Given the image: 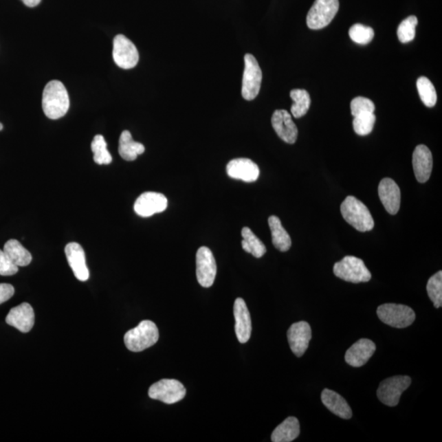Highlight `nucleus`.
Returning <instances> with one entry per match:
<instances>
[{
  "label": "nucleus",
  "mask_w": 442,
  "mask_h": 442,
  "mask_svg": "<svg viewBox=\"0 0 442 442\" xmlns=\"http://www.w3.org/2000/svg\"><path fill=\"white\" fill-rule=\"evenodd\" d=\"M290 97L294 101L291 107V115L295 118H301L307 113L311 106L310 94L305 89H293Z\"/></svg>",
  "instance_id": "nucleus-28"
},
{
  "label": "nucleus",
  "mask_w": 442,
  "mask_h": 442,
  "mask_svg": "<svg viewBox=\"0 0 442 442\" xmlns=\"http://www.w3.org/2000/svg\"><path fill=\"white\" fill-rule=\"evenodd\" d=\"M159 339L157 325L151 320L141 321L137 327L124 334V342L127 349L140 353L155 345Z\"/></svg>",
  "instance_id": "nucleus-3"
},
{
  "label": "nucleus",
  "mask_w": 442,
  "mask_h": 442,
  "mask_svg": "<svg viewBox=\"0 0 442 442\" xmlns=\"http://www.w3.org/2000/svg\"><path fill=\"white\" fill-rule=\"evenodd\" d=\"M42 107L49 119L58 120L67 114L70 100L65 85L61 81L51 80L46 85L43 92Z\"/></svg>",
  "instance_id": "nucleus-1"
},
{
  "label": "nucleus",
  "mask_w": 442,
  "mask_h": 442,
  "mask_svg": "<svg viewBox=\"0 0 442 442\" xmlns=\"http://www.w3.org/2000/svg\"><path fill=\"white\" fill-rule=\"evenodd\" d=\"M427 291L429 298L436 308L442 306V272L432 276L428 282Z\"/></svg>",
  "instance_id": "nucleus-31"
},
{
  "label": "nucleus",
  "mask_w": 442,
  "mask_h": 442,
  "mask_svg": "<svg viewBox=\"0 0 442 442\" xmlns=\"http://www.w3.org/2000/svg\"><path fill=\"white\" fill-rule=\"evenodd\" d=\"M19 272V266L12 263L3 250L0 249V276H11Z\"/></svg>",
  "instance_id": "nucleus-36"
},
{
  "label": "nucleus",
  "mask_w": 442,
  "mask_h": 442,
  "mask_svg": "<svg viewBox=\"0 0 442 442\" xmlns=\"http://www.w3.org/2000/svg\"><path fill=\"white\" fill-rule=\"evenodd\" d=\"M411 379L409 376H394L385 379L377 390V396L384 405L393 407L398 405L403 393L409 388Z\"/></svg>",
  "instance_id": "nucleus-8"
},
{
  "label": "nucleus",
  "mask_w": 442,
  "mask_h": 442,
  "mask_svg": "<svg viewBox=\"0 0 442 442\" xmlns=\"http://www.w3.org/2000/svg\"><path fill=\"white\" fill-rule=\"evenodd\" d=\"M349 36L356 44L367 45L375 37L373 28L362 24H355L349 30Z\"/></svg>",
  "instance_id": "nucleus-34"
},
{
  "label": "nucleus",
  "mask_w": 442,
  "mask_h": 442,
  "mask_svg": "<svg viewBox=\"0 0 442 442\" xmlns=\"http://www.w3.org/2000/svg\"><path fill=\"white\" fill-rule=\"evenodd\" d=\"M272 123L274 131L282 140L289 144L296 143L298 130L289 111L283 109L274 111Z\"/></svg>",
  "instance_id": "nucleus-14"
},
{
  "label": "nucleus",
  "mask_w": 442,
  "mask_h": 442,
  "mask_svg": "<svg viewBox=\"0 0 442 442\" xmlns=\"http://www.w3.org/2000/svg\"><path fill=\"white\" fill-rule=\"evenodd\" d=\"M417 89L420 98L425 106L434 107L437 104V96L434 85L427 77L421 76L417 80Z\"/></svg>",
  "instance_id": "nucleus-30"
},
{
  "label": "nucleus",
  "mask_w": 442,
  "mask_h": 442,
  "mask_svg": "<svg viewBox=\"0 0 442 442\" xmlns=\"http://www.w3.org/2000/svg\"><path fill=\"white\" fill-rule=\"evenodd\" d=\"M3 252L6 253L12 263L19 266H27L31 264L32 256L18 240L10 239L3 247Z\"/></svg>",
  "instance_id": "nucleus-26"
},
{
  "label": "nucleus",
  "mask_w": 442,
  "mask_h": 442,
  "mask_svg": "<svg viewBox=\"0 0 442 442\" xmlns=\"http://www.w3.org/2000/svg\"><path fill=\"white\" fill-rule=\"evenodd\" d=\"M321 401L329 410L338 417L344 419L353 417V410L345 399L333 390L324 389L321 394Z\"/></svg>",
  "instance_id": "nucleus-22"
},
{
  "label": "nucleus",
  "mask_w": 442,
  "mask_h": 442,
  "mask_svg": "<svg viewBox=\"0 0 442 442\" xmlns=\"http://www.w3.org/2000/svg\"><path fill=\"white\" fill-rule=\"evenodd\" d=\"M6 323L21 333L31 331L35 324V313L31 305L25 302L12 308L6 317Z\"/></svg>",
  "instance_id": "nucleus-16"
},
{
  "label": "nucleus",
  "mask_w": 442,
  "mask_h": 442,
  "mask_svg": "<svg viewBox=\"0 0 442 442\" xmlns=\"http://www.w3.org/2000/svg\"><path fill=\"white\" fill-rule=\"evenodd\" d=\"M196 274L197 281L203 287L213 285L216 280L217 267L213 253L207 247H201L196 255Z\"/></svg>",
  "instance_id": "nucleus-11"
},
{
  "label": "nucleus",
  "mask_w": 442,
  "mask_h": 442,
  "mask_svg": "<svg viewBox=\"0 0 442 442\" xmlns=\"http://www.w3.org/2000/svg\"><path fill=\"white\" fill-rule=\"evenodd\" d=\"M113 60L122 69H131L139 63L140 55L134 43L123 35H118L113 41Z\"/></svg>",
  "instance_id": "nucleus-10"
},
{
  "label": "nucleus",
  "mask_w": 442,
  "mask_h": 442,
  "mask_svg": "<svg viewBox=\"0 0 442 442\" xmlns=\"http://www.w3.org/2000/svg\"><path fill=\"white\" fill-rule=\"evenodd\" d=\"M340 211L344 220L356 230L367 232L375 227V221L370 210L353 196L346 197L341 204Z\"/></svg>",
  "instance_id": "nucleus-2"
},
{
  "label": "nucleus",
  "mask_w": 442,
  "mask_h": 442,
  "mask_svg": "<svg viewBox=\"0 0 442 442\" xmlns=\"http://www.w3.org/2000/svg\"><path fill=\"white\" fill-rule=\"evenodd\" d=\"M91 149L93 153V161L97 164L109 165L113 161V157L107 150V144L104 136L101 135L94 136Z\"/></svg>",
  "instance_id": "nucleus-29"
},
{
  "label": "nucleus",
  "mask_w": 442,
  "mask_h": 442,
  "mask_svg": "<svg viewBox=\"0 0 442 442\" xmlns=\"http://www.w3.org/2000/svg\"><path fill=\"white\" fill-rule=\"evenodd\" d=\"M412 164L418 181L426 183L431 177L433 166L432 153L427 146L421 144L415 148Z\"/></svg>",
  "instance_id": "nucleus-21"
},
{
  "label": "nucleus",
  "mask_w": 442,
  "mask_h": 442,
  "mask_svg": "<svg viewBox=\"0 0 442 442\" xmlns=\"http://www.w3.org/2000/svg\"><path fill=\"white\" fill-rule=\"evenodd\" d=\"M375 351L376 345L370 339H360L346 351V362L353 367H362L368 362Z\"/></svg>",
  "instance_id": "nucleus-17"
},
{
  "label": "nucleus",
  "mask_w": 442,
  "mask_h": 442,
  "mask_svg": "<svg viewBox=\"0 0 442 442\" xmlns=\"http://www.w3.org/2000/svg\"><path fill=\"white\" fill-rule=\"evenodd\" d=\"M235 332L238 340L241 343L249 341L252 334V320L246 302L243 298L235 300L234 306Z\"/></svg>",
  "instance_id": "nucleus-20"
},
{
  "label": "nucleus",
  "mask_w": 442,
  "mask_h": 442,
  "mask_svg": "<svg viewBox=\"0 0 442 442\" xmlns=\"http://www.w3.org/2000/svg\"><path fill=\"white\" fill-rule=\"evenodd\" d=\"M351 111L353 117L363 113H375V105L367 98L357 97L351 101Z\"/></svg>",
  "instance_id": "nucleus-35"
},
{
  "label": "nucleus",
  "mask_w": 442,
  "mask_h": 442,
  "mask_svg": "<svg viewBox=\"0 0 442 442\" xmlns=\"http://www.w3.org/2000/svg\"><path fill=\"white\" fill-rule=\"evenodd\" d=\"M339 10L338 0H316L307 16V27L323 29L335 18Z\"/></svg>",
  "instance_id": "nucleus-6"
},
{
  "label": "nucleus",
  "mask_w": 442,
  "mask_h": 442,
  "mask_svg": "<svg viewBox=\"0 0 442 442\" xmlns=\"http://www.w3.org/2000/svg\"><path fill=\"white\" fill-rule=\"evenodd\" d=\"M379 196L384 207L389 214H396L401 207V190L393 179L385 178L379 186Z\"/></svg>",
  "instance_id": "nucleus-19"
},
{
  "label": "nucleus",
  "mask_w": 442,
  "mask_h": 442,
  "mask_svg": "<svg viewBox=\"0 0 442 442\" xmlns=\"http://www.w3.org/2000/svg\"><path fill=\"white\" fill-rule=\"evenodd\" d=\"M242 247L244 251L251 253L256 258H261L266 252L265 244L253 233L250 228L244 227L242 230Z\"/></svg>",
  "instance_id": "nucleus-27"
},
{
  "label": "nucleus",
  "mask_w": 442,
  "mask_h": 442,
  "mask_svg": "<svg viewBox=\"0 0 442 442\" xmlns=\"http://www.w3.org/2000/svg\"><path fill=\"white\" fill-rule=\"evenodd\" d=\"M186 389L178 380L162 379L150 387L148 396L153 400H157L173 405L186 397Z\"/></svg>",
  "instance_id": "nucleus-9"
},
{
  "label": "nucleus",
  "mask_w": 442,
  "mask_h": 442,
  "mask_svg": "<svg viewBox=\"0 0 442 442\" xmlns=\"http://www.w3.org/2000/svg\"><path fill=\"white\" fill-rule=\"evenodd\" d=\"M226 171L230 178L247 183L255 182L260 177L258 166L248 158L231 160L227 165Z\"/></svg>",
  "instance_id": "nucleus-15"
},
{
  "label": "nucleus",
  "mask_w": 442,
  "mask_h": 442,
  "mask_svg": "<svg viewBox=\"0 0 442 442\" xmlns=\"http://www.w3.org/2000/svg\"><path fill=\"white\" fill-rule=\"evenodd\" d=\"M3 124L1 123H0V131L3 130Z\"/></svg>",
  "instance_id": "nucleus-39"
},
{
  "label": "nucleus",
  "mask_w": 442,
  "mask_h": 442,
  "mask_svg": "<svg viewBox=\"0 0 442 442\" xmlns=\"http://www.w3.org/2000/svg\"><path fill=\"white\" fill-rule=\"evenodd\" d=\"M379 320L390 327L404 329L415 320V313L405 305L388 303L382 305L377 310Z\"/></svg>",
  "instance_id": "nucleus-5"
},
{
  "label": "nucleus",
  "mask_w": 442,
  "mask_h": 442,
  "mask_svg": "<svg viewBox=\"0 0 442 442\" xmlns=\"http://www.w3.org/2000/svg\"><path fill=\"white\" fill-rule=\"evenodd\" d=\"M145 151L144 146L133 140L130 131H124L120 136L118 152L124 160L135 161Z\"/></svg>",
  "instance_id": "nucleus-23"
},
{
  "label": "nucleus",
  "mask_w": 442,
  "mask_h": 442,
  "mask_svg": "<svg viewBox=\"0 0 442 442\" xmlns=\"http://www.w3.org/2000/svg\"><path fill=\"white\" fill-rule=\"evenodd\" d=\"M287 335L291 351L298 357H302L308 349L312 338L310 324L306 321L298 322L291 326Z\"/></svg>",
  "instance_id": "nucleus-13"
},
{
  "label": "nucleus",
  "mask_w": 442,
  "mask_h": 442,
  "mask_svg": "<svg viewBox=\"0 0 442 442\" xmlns=\"http://www.w3.org/2000/svg\"><path fill=\"white\" fill-rule=\"evenodd\" d=\"M14 287L8 283H0V305L8 301L14 295Z\"/></svg>",
  "instance_id": "nucleus-37"
},
{
  "label": "nucleus",
  "mask_w": 442,
  "mask_h": 442,
  "mask_svg": "<svg viewBox=\"0 0 442 442\" xmlns=\"http://www.w3.org/2000/svg\"><path fill=\"white\" fill-rule=\"evenodd\" d=\"M244 63L245 68L243 76L242 96L244 100L252 101L259 94L263 81V71L258 62L252 54L245 55Z\"/></svg>",
  "instance_id": "nucleus-7"
},
{
  "label": "nucleus",
  "mask_w": 442,
  "mask_h": 442,
  "mask_svg": "<svg viewBox=\"0 0 442 442\" xmlns=\"http://www.w3.org/2000/svg\"><path fill=\"white\" fill-rule=\"evenodd\" d=\"M417 25L418 19L415 16H410L409 18L402 21L397 30L399 41L403 44L414 41Z\"/></svg>",
  "instance_id": "nucleus-33"
},
{
  "label": "nucleus",
  "mask_w": 442,
  "mask_h": 442,
  "mask_svg": "<svg viewBox=\"0 0 442 442\" xmlns=\"http://www.w3.org/2000/svg\"><path fill=\"white\" fill-rule=\"evenodd\" d=\"M168 200L165 195L155 192H146L135 201L134 210L141 217H149L165 211Z\"/></svg>",
  "instance_id": "nucleus-12"
},
{
  "label": "nucleus",
  "mask_w": 442,
  "mask_h": 442,
  "mask_svg": "<svg viewBox=\"0 0 442 442\" xmlns=\"http://www.w3.org/2000/svg\"><path fill=\"white\" fill-rule=\"evenodd\" d=\"M300 434V423L295 417H289L274 429L272 441L273 442H290Z\"/></svg>",
  "instance_id": "nucleus-25"
},
{
  "label": "nucleus",
  "mask_w": 442,
  "mask_h": 442,
  "mask_svg": "<svg viewBox=\"0 0 442 442\" xmlns=\"http://www.w3.org/2000/svg\"><path fill=\"white\" fill-rule=\"evenodd\" d=\"M268 223L274 246L283 252L289 251L291 246V239L289 233L283 228L280 219L272 216L269 217Z\"/></svg>",
  "instance_id": "nucleus-24"
},
{
  "label": "nucleus",
  "mask_w": 442,
  "mask_h": 442,
  "mask_svg": "<svg viewBox=\"0 0 442 442\" xmlns=\"http://www.w3.org/2000/svg\"><path fill=\"white\" fill-rule=\"evenodd\" d=\"M333 273L341 280L353 283H366L371 280V273L362 259L346 256L333 266Z\"/></svg>",
  "instance_id": "nucleus-4"
},
{
  "label": "nucleus",
  "mask_w": 442,
  "mask_h": 442,
  "mask_svg": "<svg viewBox=\"0 0 442 442\" xmlns=\"http://www.w3.org/2000/svg\"><path fill=\"white\" fill-rule=\"evenodd\" d=\"M376 117L375 113H363L353 120V128L356 134L360 136L370 135L375 126Z\"/></svg>",
  "instance_id": "nucleus-32"
},
{
  "label": "nucleus",
  "mask_w": 442,
  "mask_h": 442,
  "mask_svg": "<svg viewBox=\"0 0 442 442\" xmlns=\"http://www.w3.org/2000/svg\"><path fill=\"white\" fill-rule=\"evenodd\" d=\"M25 3V5H27L30 8H34L38 5V3L41 2V0H21Z\"/></svg>",
  "instance_id": "nucleus-38"
},
{
  "label": "nucleus",
  "mask_w": 442,
  "mask_h": 442,
  "mask_svg": "<svg viewBox=\"0 0 442 442\" xmlns=\"http://www.w3.org/2000/svg\"><path fill=\"white\" fill-rule=\"evenodd\" d=\"M65 254L68 264L71 266L77 280L82 282L87 281L89 278V272L83 247L77 243H68L65 247Z\"/></svg>",
  "instance_id": "nucleus-18"
}]
</instances>
